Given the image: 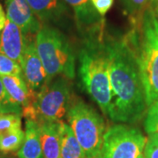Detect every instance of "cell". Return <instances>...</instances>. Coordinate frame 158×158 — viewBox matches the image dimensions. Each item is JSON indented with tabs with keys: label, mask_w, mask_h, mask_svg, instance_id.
I'll list each match as a JSON object with an SVG mask.
<instances>
[{
	"label": "cell",
	"mask_w": 158,
	"mask_h": 158,
	"mask_svg": "<svg viewBox=\"0 0 158 158\" xmlns=\"http://www.w3.org/2000/svg\"><path fill=\"white\" fill-rule=\"evenodd\" d=\"M110 60L113 102L108 117L114 122L135 123L148 106L135 53L126 36L106 41Z\"/></svg>",
	"instance_id": "obj_1"
},
{
	"label": "cell",
	"mask_w": 158,
	"mask_h": 158,
	"mask_svg": "<svg viewBox=\"0 0 158 158\" xmlns=\"http://www.w3.org/2000/svg\"><path fill=\"white\" fill-rule=\"evenodd\" d=\"M125 36L136 57L148 107L158 101V27L152 6Z\"/></svg>",
	"instance_id": "obj_2"
},
{
	"label": "cell",
	"mask_w": 158,
	"mask_h": 158,
	"mask_svg": "<svg viewBox=\"0 0 158 158\" xmlns=\"http://www.w3.org/2000/svg\"><path fill=\"white\" fill-rule=\"evenodd\" d=\"M79 77L82 86L107 115L113 102L110 82V60L106 41L90 38L79 53Z\"/></svg>",
	"instance_id": "obj_3"
},
{
	"label": "cell",
	"mask_w": 158,
	"mask_h": 158,
	"mask_svg": "<svg viewBox=\"0 0 158 158\" xmlns=\"http://www.w3.org/2000/svg\"><path fill=\"white\" fill-rule=\"evenodd\" d=\"M35 44L48 82L58 77L72 80L76 76V60L72 47L57 29L43 26L35 35Z\"/></svg>",
	"instance_id": "obj_4"
},
{
	"label": "cell",
	"mask_w": 158,
	"mask_h": 158,
	"mask_svg": "<svg viewBox=\"0 0 158 158\" xmlns=\"http://www.w3.org/2000/svg\"><path fill=\"white\" fill-rule=\"evenodd\" d=\"M72 100L69 79L58 77L35 94L32 105L22 111V116L38 124L60 122L67 117Z\"/></svg>",
	"instance_id": "obj_5"
},
{
	"label": "cell",
	"mask_w": 158,
	"mask_h": 158,
	"mask_svg": "<svg viewBox=\"0 0 158 158\" xmlns=\"http://www.w3.org/2000/svg\"><path fill=\"white\" fill-rule=\"evenodd\" d=\"M67 118L86 158H101L105 121L100 113L81 99L72 100Z\"/></svg>",
	"instance_id": "obj_6"
},
{
	"label": "cell",
	"mask_w": 158,
	"mask_h": 158,
	"mask_svg": "<svg viewBox=\"0 0 158 158\" xmlns=\"http://www.w3.org/2000/svg\"><path fill=\"white\" fill-rule=\"evenodd\" d=\"M147 138L140 130L123 124L109 127L104 135L101 158H138Z\"/></svg>",
	"instance_id": "obj_7"
},
{
	"label": "cell",
	"mask_w": 158,
	"mask_h": 158,
	"mask_svg": "<svg viewBox=\"0 0 158 158\" xmlns=\"http://www.w3.org/2000/svg\"><path fill=\"white\" fill-rule=\"evenodd\" d=\"M27 36L28 37H27L20 66L22 69L23 77L29 90L36 94L46 84L48 83V80L47 72L36 49L35 39L30 38V35Z\"/></svg>",
	"instance_id": "obj_8"
},
{
	"label": "cell",
	"mask_w": 158,
	"mask_h": 158,
	"mask_svg": "<svg viewBox=\"0 0 158 158\" xmlns=\"http://www.w3.org/2000/svg\"><path fill=\"white\" fill-rule=\"evenodd\" d=\"M6 19L17 25L25 35L37 34L42 27L27 0H6Z\"/></svg>",
	"instance_id": "obj_9"
},
{
	"label": "cell",
	"mask_w": 158,
	"mask_h": 158,
	"mask_svg": "<svg viewBox=\"0 0 158 158\" xmlns=\"http://www.w3.org/2000/svg\"><path fill=\"white\" fill-rule=\"evenodd\" d=\"M27 37L21 29L6 19V22L0 34V53L21 63Z\"/></svg>",
	"instance_id": "obj_10"
},
{
	"label": "cell",
	"mask_w": 158,
	"mask_h": 158,
	"mask_svg": "<svg viewBox=\"0 0 158 158\" xmlns=\"http://www.w3.org/2000/svg\"><path fill=\"white\" fill-rule=\"evenodd\" d=\"M8 96L11 101L22 108L28 107L34 101L35 94L29 90L23 75L0 77Z\"/></svg>",
	"instance_id": "obj_11"
},
{
	"label": "cell",
	"mask_w": 158,
	"mask_h": 158,
	"mask_svg": "<svg viewBox=\"0 0 158 158\" xmlns=\"http://www.w3.org/2000/svg\"><path fill=\"white\" fill-rule=\"evenodd\" d=\"M43 158H61L59 122L39 124Z\"/></svg>",
	"instance_id": "obj_12"
},
{
	"label": "cell",
	"mask_w": 158,
	"mask_h": 158,
	"mask_svg": "<svg viewBox=\"0 0 158 158\" xmlns=\"http://www.w3.org/2000/svg\"><path fill=\"white\" fill-rule=\"evenodd\" d=\"M19 158H43L40 143L39 124L32 119H27L25 138L18 152Z\"/></svg>",
	"instance_id": "obj_13"
},
{
	"label": "cell",
	"mask_w": 158,
	"mask_h": 158,
	"mask_svg": "<svg viewBox=\"0 0 158 158\" xmlns=\"http://www.w3.org/2000/svg\"><path fill=\"white\" fill-rule=\"evenodd\" d=\"M72 7L76 19L81 29L94 30L101 20V16L98 13L91 3V0H64Z\"/></svg>",
	"instance_id": "obj_14"
},
{
	"label": "cell",
	"mask_w": 158,
	"mask_h": 158,
	"mask_svg": "<svg viewBox=\"0 0 158 158\" xmlns=\"http://www.w3.org/2000/svg\"><path fill=\"white\" fill-rule=\"evenodd\" d=\"M35 16L43 22L56 21L67 11L62 0H27Z\"/></svg>",
	"instance_id": "obj_15"
},
{
	"label": "cell",
	"mask_w": 158,
	"mask_h": 158,
	"mask_svg": "<svg viewBox=\"0 0 158 158\" xmlns=\"http://www.w3.org/2000/svg\"><path fill=\"white\" fill-rule=\"evenodd\" d=\"M59 131L61 138V158H86L85 153L79 144L70 127L60 121Z\"/></svg>",
	"instance_id": "obj_16"
},
{
	"label": "cell",
	"mask_w": 158,
	"mask_h": 158,
	"mask_svg": "<svg viewBox=\"0 0 158 158\" xmlns=\"http://www.w3.org/2000/svg\"><path fill=\"white\" fill-rule=\"evenodd\" d=\"M25 138L22 127L8 131L0 135V151L10 153L19 149Z\"/></svg>",
	"instance_id": "obj_17"
},
{
	"label": "cell",
	"mask_w": 158,
	"mask_h": 158,
	"mask_svg": "<svg viewBox=\"0 0 158 158\" xmlns=\"http://www.w3.org/2000/svg\"><path fill=\"white\" fill-rule=\"evenodd\" d=\"M154 0H121L126 13L133 25L140 22L144 12L152 6Z\"/></svg>",
	"instance_id": "obj_18"
},
{
	"label": "cell",
	"mask_w": 158,
	"mask_h": 158,
	"mask_svg": "<svg viewBox=\"0 0 158 158\" xmlns=\"http://www.w3.org/2000/svg\"><path fill=\"white\" fill-rule=\"evenodd\" d=\"M0 113H17L22 115V108L11 101L0 77Z\"/></svg>",
	"instance_id": "obj_19"
},
{
	"label": "cell",
	"mask_w": 158,
	"mask_h": 158,
	"mask_svg": "<svg viewBox=\"0 0 158 158\" xmlns=\"http://www.w3.org/2000/svg\"><path fill=\"white\" fill-rule=\"evenodd\" d=\"M22 115L17 113H0V135L8 131L22 127Z\"/></svg>",
	"instance_id": "obj_20"
},
{
	"label": "cell",
	"mask_w": 158,
	"mask_h": 158,
	"mask_svg": "<svg viewBox=\"0 0 158 158\" xmlns=\"http://www.w3.org/2000/svg\"><path fill=\"white\" fill-rule=\"evenodd\" d=\"M22 75L20 64L0 53V77Z\"/></svg>",
	"instance_id": "obj_21"
},
{
	"label": "cell",
	"mask_w": 158,
	"mask_h": 158,
	"mask_svg": "<svg viewBox=\"0 0 158 158\" xmlns=\"http://www.w3.org/2000/svg\"><path fill=\"white\" fill-rule=\"evenodd\" d=\"M144 128L148 135L158 134V101L154 102L148 107Z\"/></svg>",
	"instance_id": "obj_22"
},
{
	"label": "cell",
	"mask_w": 158,
	"mask_h": 158,
	"mask_svg": "<svg viewBox=\"0 0 158 158\" xmlns=\"http://www.w3.org/2000/svg\"><path fill=\"white\" fill-rule=\"evenodd\" d=\"M143 151L145 158H158V134L148 135Z\"/></svg>",
	"instance_id": "obj_23"
},
{
	"label": "cell",
	"mask_w": 158,
	"mask_h": 158,
	"mask_svg": "<svg viewBox=\"0 0 158 158\" xmlns=\"http://www.w3.org/2000/svg\"><path fill=\"white\" fill-rule=\"evenodd\" d=\"M91 3L100 16H104L113 5V0H91Z\"/></svg>",
	"instance_id": "obj_24"
},
{
	"label": "cell",
	"mask_w": 158,
	"mask_h": 158,
	"mask_svg": "<svg viewBox=\"0 0 158 158\" xmlns=\"http://www.w3.org/2000/svg\"><path fill=\"white\" fill-rule=\"evenodd\" d=\"M6 22V15L3 10V7L0 5V32L3 30Z\"/></svg>",
	"instance_id": "obj_25"
},
{
	"label": "cell",
	"mask_w": 158,
	"mask_h": 158,
	"mask_svg": "<svg viewBox=\"0 0 158 158\" xmlns=\"http://www.w3.org/2000/svg\"><path fill=\"white\" fill-rule=\"evenodd\" d=\"M152 8H153V10H154V12H155V15H156V22H157V27H158V8L154 6H152Z\"/></svg>",
	"instance_id": "obj_26"
},
{
	"label": "cell",
	"mask_w": 158,
	"mask_h": 158,
	"mask_svg": "<svg viewBox=\"0 0 158 158\" xmlns=\"http://www.w3.org/2000/svg\"><path fill=\"white\" fill-rule=\"evenodd\" d=\"M152 6H156V7H157V8H158V0H154Z\"/></svg>",
	"instance_id": "obj_27"
},
{
	"label": "cell",
	"mask_w": 158,
	"mask_h": 158,
	"mask_svg": "<svg viewBox=\"0 0 158 158\" xmlns=\"http://www.w3.org/2000/svg\"><path fill=\"white\" fill-rule=\"evenodd\" d=\"M138 158H145V157H144V156H143V154H141V155H140V156H138Z\"/></svg>",
	"instance_id": "obj_28"
}]
</instances>
